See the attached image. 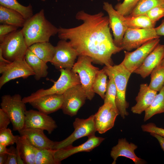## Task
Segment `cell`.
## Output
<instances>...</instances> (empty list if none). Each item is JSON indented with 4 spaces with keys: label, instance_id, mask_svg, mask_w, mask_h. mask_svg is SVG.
Returning <instances> with one entry per match:
<instances>
[{
    "label": "cell",
    "instance_id": "cell-1",
    "mask_svg": "<svg viewBox=\"0 0 164 164\" xmlns=\"http://www.w3.org/2000/svg\"><path fill=\"white\" fill-rule=\"evenodd\" d=\"M75 17L83 23L73 28L60 27L59 38L69 40L78 56H88L95 63L106 66L113 65L112 55L123 49L114 43L108 17L104 16L102 12L91 15L81 10L77 12Z\"/></svg>",
    "mask_w": 164,
    "mask_h": 164
},
{
    "label": "cell",
    "instance_id": "cell-2",
    "mask_svg": "<svg viewBox=\"0 0 164 164\" xmlns=\"http://www.w3.org/2000/svg\"><path fill=\"white\" fill-rule=\"evenodd\" d=\"M21 30L28 47L36 43L49 42L51 36L58 33V28L46 19L42 9L26 20Z\"/></svg>",
    "mask_w": 164,
    "mask_h": 164
},
{
    "label": "cell",
    "instance_id": "cell-3",
    "mask_svg": "<svg viewBox=\"0 0 164 164\" xmlns=\"http://www.w3.org/2000/svg\"><path fill=\"white\" fill-rule=\"evenodd\" d=\"M103 68L108 76L111 75L114 79L117 91L115 105L119 114L124 119L129 114L127 109L129 104L126 100V92L131 73L121 63L117 65L105 66Z\"/></svg>",
    "mask_w": 164,
    "mask_h": 164
},
{
    "label": "cell",
    "instance_id": "cell-4",
    "mask_svg": "<svg viewBox=\"0 0 164 164\" xmlns=\"http://www.w3.org/2000/svg\"><path fill=\"white\" fill-rule=\"evenodd\" d=\"M60 76L53 85L47 89H41L30 95L22 98L25 103L30 102L40 97L52 94H63L67 89L73 86L81 84L79 77L71 70L62 69L60 70Z\"/></svg>",
    "mask_w": 164,
    "mask_h": 164
},
{
    "label": "cell",
    "instance_id": "cell-5",
    "mask_svg": "<svg viewBox=\"0 0 164 164\" xmlns=\"http://www.w3.org/2000/svg\"><path fill=\"white\" fill-rule=\"evenodd\" d=\"M19 94L3 95L1 97V108L9 117L14 131H20L24 128L26 106Z\"/></svg>",
    "mask_w": 164,
    "mask_h": 164
},
{
    "label": "cell",
    "instance_id": "cell-6",
    "mask_svg": "<svg viewBox=\"0 0 164 164\" xmlns=\"http://www.w3.org/2000/svg\"><path fill=\"white\" fill-rule=\"evenodd\" d=\"M93 60L86 56H78L77 61L74 63L72 71L77 74L80 77L81 85L86 94L87 99H92L94 96L92 86L99 69L92 64Z\"/></svg>",
    "mask_w": 164,
    "mask_h": 164
},
{
    "label": "cell",
    "instance_id": "cell-7",
    "mask_svg": "<svg viewBox=\"0 0 164 164\" xmlns=\"http://www.w3.org/2000/svg\"><path fill=\"white\" fill-rule=\"evenodd\" d=\"M0 48L4 57L10 62L25 59L28 48L21 29L17 30L0 39Z\"/></svg>",
    "mask_w": 164,
    "mask_h": 164
},
{
    "label": "cell",
    "instance_id": "cell-8",
    "mask_svg": "<svg viewBox=\"0 0 164 164\" xmlns=\"http://www.w3.org/2000/svg\"><path fill=\"white\" fill-rule=\"evenodd\" d=\"M74 131L68 137L60 142H55L53 149L56 150L70 145L82 137L95 135L97 132L94 114L84 119L76 118L73 123Z\"/></svg>",
    "mask_w": 164,
    "mask_h": 164
},
{
    "label": "cell",
    "instance_id": "cell-9",
    "mask_svg": "<svg viewBox=\"0 0 164 164\" xmlns=\"http://www.w3.org/2000/svg\"><path fill=\"white\" fill-rule=\"evenodd\" d=\"M155 28L147 29L128 28L122 39L121 47L129 52L154 39L159 38Z\"/></svg>",
    "mask_w": 164,
    "mask_h": 164
},
{
    "label": "cell",
    "instance_id": "cell-10",
    "mask_svg": "<svg viewBox=\"0 0 164 164\" xmlns=\"http://www.w3.org/2000/svg\"><path fill=\"white\" fill-rule=\"evenodd\" d=\"M159 38L153 39L143 44L135 51H124L125 57L121 63L131 73L140 67L147 56L159 44Z\"/></svg>",
    "mask_w": 164,
    "mask_h": 164
},
{
    "label": "cell",
    "instance_id": "cell-11",
    "mask_svg": "<svg viewBox=\"0 0 164 164\" xmlns=\"http://www.w3.org/2000/svg\"><path fill=\"white\" fill-rule=\"evenodd\" d=\"M78 53L69 41L61 39L55 46L54 57L50 62L56 68L71 70Z\"/></svg>",
    "mask_w": 164,
    "mask_h": 164
},
{
    "label": "cell",
    "instance_id": "cell-12",
    "mask_svg": "<svg viewBox=\"0 0 164 164\" xmlns=\"http://www.w3.org/2000/svg\"><path fill=\"white\" fill-rule=\"evenodd\" d=\"M0 88L9 81L15 79L26 78L35 73L25 59H17L6 65L0 67Z\"/></svg>",
    "mask_w": 164,
    "mask_h": 164
},
{
    "label": "cell",
    "instance_id": "cell-13",
    "mask_svg": "<svg viewBox=\"0 0 164 164\" xmlns=\"http://www.w3.org/2000/svg\"><path fill=\"white\" fill-rule=\"evenodd\" d=\"M63 95V101L61 109L64 114L71 117L77 114L87 99L81 84L69 88Z\"/></svg>",
    "mask_w": 164,
    "mask_h": 164
},
{
    "label": "cell",
    "instance_id": "cell-14",
    "mask_svg": "<svg viewBox=\"0 0 164 164\" xmlns=\"http://www.w3.org/2000/svg\"><path fill=\"white\" fill-rule=\"evenodd\" d=\"M118 115L119 113L116 106L110 102L104 103L94 114L97 132L102 134L112 128Z\"/></svg>",
    "mask_w": 164,
    "mask_h": 164
},
{
    "label": "cell",
    "instance_id": "cell-15",
    "mask_svg": "<svg viewBox=\"0 0 164 164\" xmlns=\"http://www.w3.org/2000/svg\"><path fill=\"white\" fill-rule=\"evenodd\" d=\"M103 9L108 14L109 26L113 32L114 43L116 46L121 47L124 36L128 28L124 22V16L114 9L111 4L108 2H104Z\"/></svg>",
    "mask_w": 164,
    "mask_h": 164
},
{
    "label": "cell",
    "instance_id": "cell-16",
    "mask_svg": "<svg viewBox=\"0 0 164 164\" xmlns=\"http://www.w3.org/2000/svg\"><path fill=\"white\" fill-rule=\"evenodd\" d=\"M87 140L83 143L76 146L72 145L55 150V158L59 164L61 161L70 156L81 152H89L98 146L105 138L96 136L95 135L89 136Z\"/></svg>",
    "mask_w": 164,
    "mask_h": 164
},
{
    "label": "cell",
    "instance_id": "cell-17",
    "mask_svg": "<svg viewBox=\"0 0 164 164\" xmlns=\"http://www.w3.org/2000/svg\"><path fill=\"white\" fill-rule=\"evenodd\" d=\"M57 127L55 120L48 114L32 109L26 111L24 128L40 129L51 134Z\"/></svg>",
    "mask_w": 164,
    "mask_h": 164
},
{
    "label": "cell",
    "instance_id": "cell-18",
    "mask_svg": "<svg viewBox=\"0 0 164 164\" xmlns=\"http://www.w3.org/2000/svg\"><path fill=\"white\" fill-rule=\"evenodd\" d=\"M63 101V94H52L40 97L29 103L38 111L48 114L61 109Z\"/></svg>",
    "mask_w": 164,
    "mask_h": 164
},
{
    "label": "cell",
    "instance_id": "cell-19",
    "mask_svg": "<svg viewBox=\"0 0 164 164\" xmlns=\"http://www.w3.org/2000/svg\"><path fill=\"white\" fill-rule=\"evenodd\" d=\"M138 148L133 143L129 142L125 138H119L118 144L112 147L110 155L113 159L112 164H115L117 159L119 156H123L130 159L135 164H144L146 161L137 156L135 150Z\"/></svg>",
    "mask_w": 164,
    "mask_h": 164
},
{
    "label": "cell",
    "instance_id": "cell-20",
    "mask_svg": "<svg viewBox=\"0 0 164 164\" xmlns=\"http://www.w3.org/2000/svg\"><path fill=\"white\" fill-rule=\"evenodd\" d=\"M19 132L20 136L25 137L37 149H53L55 142L48 138L44 134L43 130L34 128H24Z\"/></svg>",
    "mask_w": 164,
    "mask_h": 164
},
{
    "label": "cell",
    "instance_id": "cell-21",
    "mask_svg": "<svg viewBox=\"0 0 164 164\" xmlns=\"http://www.w3.org/2000/svg\"><path fill=\"white\" fill-rule=\"evenodd\" d=\"M164 57V45L159 43L147 56L143 63L133 73L145 78L150 74L154 69L160 64Z\"/></svg>",
    "mask_w": 164,
    "mask_h": 164
},
{
    "label": "cell",
    "instance_id": "cell-22",
    "mask_svg": "<svg viewBox=\"0 0 164 164\" xmlns=\"http://www.w3.org/2000/svg\"><path fill=\"white\" fill-rule=\"evenodd\" d=\"M157 94V92L150 89L147 84H141L135 98L136 103L131 108L132 112L135 114H141L151 105Z\"/></svg>",
    "mask_w": 164,
    "mask_h": 164
},
{
    "label": "cell",
    "instance_id": "cell-23",
    "mask_svg": "<svg viewBox=\"0 0 164 164\" xmlns=\"http://www.w3.org/2000/svg\"><path fill=\"white\" fill-rule=\"evenodd\" d=\"M25 59L33 71L35 78L36 80H39L47 76L48 74V67L46 63L28 48L25 55Z\"/></svg>",
    "mask_w": 164,
    "mask_h": 164
},
{
    "label": "cell",
    "instance_id": "cell-24",
    "mask_svg": "<svg viewBox=\"0 0 164 164\" xmlns=\"http://www.w3.org/2000/svg\"><path fill=\"white\" fill-rule=\"evenodd\" d=\"M25 164H35L37 148L34 146L25 137L20 136L16 143Z\"/></svg>",
    "mask_w": 164,
    "mask_h": 164
},
{
    "label": "cell",
    "instance_id": "cell-25",
    "mask_svg": "<svg viewBox=\"0 0 164 164\" xmlns=\"http://www.w3.org/2000/svg\"><path fill=\"white\" fill-rule=\"evenodd\" d=\"M26 20L19 13L0 5V22L2 24L22 27Z\"/></svg>",
    "mask_w": 164,
    "mask_h": 164
},
{
    "label": "cell",
    "instance_id": "cell-26",
    "mask_svg": "<svg viewBox=\"0 0 164 164\" xmlns=\"http://www.w3.org/2000/svg\"><path fill=\"white\" fill-rule=\"evenodd\" d=\"M28 48L46 63L51 61L55 52V46L49 42L36 43L29 47Z\"/></svg>",
    "mask_w": 164,
    "mask_h": 164
},
{
    "label": "cell",
    "instance_id": "cell-27",
    "mask_svg": "<svg viewBox=\"0 0 164 164\" xmlns=\"http://www.w3.org/2000/svg\"><path fill=\"white\" fill-rule=\"evenodd\" d=\"M123 19L128 28L131 29L155 28L156 23L151 21L145 14L124 16Z\"/></svg>",
    "mask_w": 164,
    "mask_h": 164
},
{
    "label": "cell",
    "instance_id": "cell-28",
    "mask_svg": "<svg viewBox=\"0 0 164 164\" xmlns=\"http://www.w3.org/2000/svg\"><path fill=\"white\" fill-rule=\"evenodd\" d=\"M145 112L144 122L155 115L164 112V85L155 96L151 105Z\"/></svg>",
    "mask_w": 164,
    "mask_h": 164
},
{
    "label": "cell",
    "instance_id": "cell-29",
    "mask_svg": "<svg viewBox=\"0 0 164 164\" xmlns=\"http://www.w3.org/2000/svg\"><path fill=\"white\" fill-rule=\"evenodd\" d=\"M0 5L17 12L26 20L33 15L32 7L30 4L26 6L21 4L17 0H0Z\"/></svg>",
    "mask_w": 164,
    "mask_h": 164
},
{
    "label": "cell",
    "instance_id": "cell-30",
    "mask_svg": "<svg viewBox=\"0 0 164 164\" xmlns=\"http://www.w3.org/2000/svg\"><path fill=\"white\" fill-rule=\"evenodd\" d=\"M164 5V0H140L128 15L144 14L153 8Z\"/></svg>",
    "mask_w": 164,
    "mask_h": 164
},
{
    "label": "cell",
    "instance_id": "cell-31",
    "mask_svg": "<svg viewBox=\"0 0 164 164\" xmlns=\"http://www.w3.org/2000/svg\"><path fill=\"white\" fill-rule=\"evenodd\" d=\"M108 75L103 68L97 73L92 88L95 93L99 95L104 100L106 90Z\"/></svg>",
    "mask_w": 164,
    "mask_h": 164
},
{
    "label": "cell",
    "instance_id": "cell-32",
    "mask_svg": "<svg viewBox=\"0 0 164 164\" xmlns=\"http://www.w3.org/2000/svg\"><path fill=\"white\" fill-rule=\"evenodd\" d=\"M150 75L151 81L149 87L159 92L164 85V69L159 64L154 69Z\"/></svg>",
    "mask_w": 164,
    "mask_h": 164
},
{
    "label": "cell",
    "instance_id": "cell-33",
    "mask_svg": "<svg viewBox=\"0 0 164 164\" xmlns=\"http://www.w3.org/2000/svg\"><path fill=\"white\" fill-rule=\"evenodd\" d=\"M55 150L37 149L35 164H59L54 156Z\"/></svg>",
    "mask_w": 164,
    "mask_h": 164
},
{
    "label": "cell",
    "instance_id": "cell-34",
    "mask_svg": "<svg viewBox=\"0 0 164 164\" xmlns=\"http://www.w3.org/2000/svg\"><path fill=\"white\" fill-rule=\"evenodd\" d=\"M108 76L109 80L107 83L106 90L104 100V103L110 102L116 107L115 101L117 91L113 77L111 75Z\"/></svg>",
    "mask_w": 164,
    "mask_h": 164
},
{
    "label": "cell",
    "instance_id": "cell-35",
    "mask_svg": "<svg viewBox=\"0 0 164 164\" xmlns=\"http://www.w3.org/2000/svg\"><path fill=\"white\" fill-rule=\"evenodd\" d=\"M139 0H124L122 3L117 4L115 7V9L122 15H128Z\"/></svg>",
    "mask_w": 164,
    "mask_h": 164
},
{
    "label": "cell",
    "instance_id": "cell-36",
    "mask_svg": "<svg viewBox=\"0 0 164 164\" xmlns=\"http://www.w3.org/2000/svg\"><path fill=\"white\" fill-rule=\"evenodd\" d=\"M20 135H14L9 128L0 130V143L8 146L16 143Z\"/></svg>",
    "mask_w": 164,
    "mask_h": 164
},
{
    "label": "cell",
    "instance_id": "cell-37",
    "mask_svg": "<svg viewBox=\"0 0 164 164\" xmlns=\"http://www.w3.org/2000/svg\"><path fill=\"white\" fill-rule=\"evenodd\" d=\"M145 14L152 22H156L164 16V5L156 6L147 12Z\"/></svg>",
    "mask_w": 164,
    "mask_h": 164
},
{
    "label": "cell",
    "instance_id": "cell-38",
    "mask_svg": "<svg viewBox=\"0 0 164 164\" xmlns=\"http://www.w3.org/2000/svg\"><path fill=\"white\" fill-rule=\"evenodd\" d=\"M141 128L143 131L154 133L164 137V128L157 127L153 123H149L142 125Z\"/></svg>",
    "mask_w": 164,
    "mask_h": 164
},
{
    "label": "cell",
    "instance_id": "cell-39",
    "mask_svg": "<svg viewBox=\"0 0 164 164\" xmlns=\"http://www.w3.org/2000/svg\"><path fill=\"white\" fill-rule=\"evenodd\" d=\"M5 164H17L16 149L11 146L9 149L8 156Z\"/></svg>",
    "mask_w": 164,
    "mask_h": 164
},
{
    "label": "cell",
    "instance_id": "cell-40",
    "mask_svg": "<svg viewBox=\"0 0 164 164\" xmlns=\"http://www.w3.org/2000/svg\"><path fill=\"white\" fill-rule=\"evenodd\" d=\"M18 27L11 25L2 24L0 25V39L6 35L17 30Z\"/></svg>",
    "mask_w": 164,
    "mask_h": 164
},
{
    "label": "cell",
    "instance_id": "cell-41",
    "mask_svg": "<svg viewBox=\"0 0 164 164\" xmlns=\"http://www.w3.org/2000/svg\"><path fill=\"white\" fill-rule=\"evenodd\" d=\"M10 122L11 121L9 116L1 108L0 109V130L7 128Z\"/></svg>",
    "mask_w": 164,
    "mask_h": 164
},
{
    "label": "cell",
    "instance_id": "cell-42",
    "mask_svg": "<svg viewBox=\"0 0 164 164\" xmlns=\"http://www.w3.org/2000/svg\"><path fill=\"white\" fill-rule=\"evenodd\" d=\"M157 35L160 37L164 36V19L162 20L161 23L158 26L155 28Z\"/></svg>",
    "mask_w": 164,
    "mask_h": 164
},
{
    "label": "cell",
    "instance_id": "cell-43",
    "mask_svg": "<svg viewBox=\"0 0 164 164\" xmlns=\"http://www.w3.org/2000/svg\"><path fill=\"white\" fill-rule=\"evenodd\" d=\"M150 134L157 140L161 148L164 151V137L154 133H150Z\"/></svg>",
    "mask_w": 164,
    "mask_h": 164
},
{
    "label": "cell",
    "instance_id": "cell-44",
    "mask_svg": "<svg viewBox=\"0 0 164 164\" xmlns=\"http://www.w3.org/2000/svg\"><path fill=\"white\" fill-rule=\"evenodd\" d=\"M11 62L5 59L2 55V50L0 48V67H3Z\"/></svg>",
    "mask_w": 164,
    "mask_h": 164
},
{
    "label": "cell",
    "instance_id": "cell-45",
    "mask_svg": "<svg viewBox=\"0 0 164 164\" xmlns=\"http://www.w3.org/2000/svg\"><path fill=\"white\" fill-rule=\"evenodd\" d=\"M8 153L0 154V164H5Z\"/></svg>",
    "mask_w": 164,
    "mask_h": 164
},
{
    "label": "cell",
    "instance_id": "cell-46",
    "mask_svg": "<svg viewBox=\"0 0 164 164\" xmlns=\"http://www.w3.org/2000/svg\"><path fill=\"white\" fill-rule=\"evenodd\" d=\"M9 149L6 148V146L0 143V154L8 153Z\"/></svg>",
    "mask_w": 164,
    "mask_h": 164
},
{
    "label": "cell",
    "instance_id": "cell-47",
    "mask_svg": "<svg viewBox=\"0 0 164 164\" xmlns=\"http://www.w3.org/2000/svg\"><path fill=\"white\" fill-rule=\"evenodd\" d=\"M160 65L164 69V57L160 63Z\"/></svg>",
    "mask_w": 164,
    "mask_h": 164
},
{
    "label": "cell",
    "instance_id": "cell-48",
    "mask_svg": "<svg viewBox=\"0 0 164 164\" xmlns=\"http://www.w3.org/2000/svg\"><path fill=\"white\" fill-rule=\"evenodd\" d=\"M41 0L43 1H45L46 0Z\"/></svg>",
    "mask_w": 164,
    "mask_h": 164
},
{
    "label": "cell",
    "instance_id": "cell-49",
    "mask_svg": "<svg viewBox=\"0 0 164 164\" xmlns=\"http://www.w3.org/2000/svg\"><path fill=\"white\" fill-rule=\"evenodd\" d=\"M120 0H117V1H120Z\"/></svg>",
    "mask_w": 164,
    "mask_h": 164
}]
</instances>
